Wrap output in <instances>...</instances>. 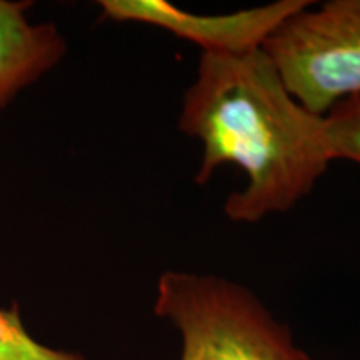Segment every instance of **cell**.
<instances>
[{"mask_svg":"<svg viewBox=\"0 0 360 360\" xmlns=\"http://www.w3.org/2000/svg\"><path fill=\"white\" fill-rule=\"evenodd\" d=\"M102 19L139 22L167 30L214 56H247L264 47L265 40L309 0H277L262 7L220 15H200L175 7L167 0H98Z\"/></svg>","mask_w":360,"mask_h":360,"instance_id":"cell-4","label":"cell"},{"mask_svg":"<svg viewBox=\"0 0 360 360\" xmlns=\"http://www.w3.org/2000/svg\"><path fill=\"white\" fill-rule=\"evenodd\" d=\"M0 360H87L84 355L40 344L22 323L19 305L0 309Z\"/></svg>","mask_w":360,"mask_h":360,"instance_id":"cell-6","label":"cell"},{"mask_svg":"<svg viewBox=\"0 0 360 360\" xmlns=\"http://www.w3.org/2000/svg\"><path fill=\"white\" fill-rule=\"evenodd\" d=\"M155 314L182 335L180 360H314L247 287L224 277L167 270Z\"/></svg>","mask_w":360,"mask_h":360,"instance_id":"cell-2","label":"cell"},{"mask_svg":"<svg viewBox=\"0 0 360 360\" xmlns=\"http://www.w3.org/2000/svg\"><path fill=\"white\" fill-rule=\"evenodd\" d=\"M262 51L297 102L326 115L360 94V0H330L294 13Z\"/></svg>","mask_w":360,"mask_h":360,"instance_id":"cell-3","label":"cell"},{"mask_svg":"<svg viewBox=\"0 0 360 360\" xmlns=\"http://www.w3.org/2000/svg\"><path fill=\"white\" fill-rule=\"evenodd\" d=\"M30 7L32 2L27 0H0V114L67 52L64 35L56 25L30 22Z\"/></svg>","mask_w":360,"mask_h":360,"instance_id":"cell-5","label":"cell"},{"mask_svg":"<svg viewBox=\"0 0 360 360\" xmlns=\"http://www.w3.org/2000/svg\"><path fill=\"white\" fill-rule=\"evenodd\" d=\"M179 129L204 148L197 184L209 182L224 164L245 172L247 186L224 204L233 222L290 210L332 162L323 115L297 102L262 49L247 56L202 53Z\"/></svg>","mask_w":360,"mask_h":360,"instance_id":"cell-1","label":"cell"},{"mask_svg":"<svg viewBox=\"0 0 360 360\" xmlns=\"http://www.w3.org/2000/svg\"><path fill=\"white\" fill-rule=\"evenodd\" d=\"M323 120L330 159L360 164V94L337 102Z\"/></svg>","mask_w":360,"mask_h":360,"instance_id":"cell-7","label":"cell"}]
</instances>
